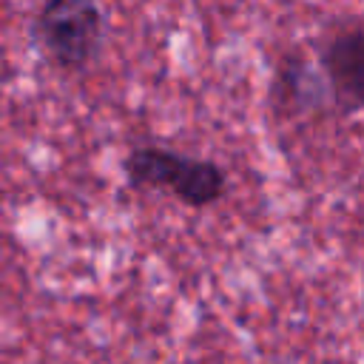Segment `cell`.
I'll use <instances>...</instances> for the list:
<instances>
[{"instance_id": "1", "label": "cell", "mask_w": 364, "mask_h": 364, "mask_svg": "<svg viewBox=\"0 0 364 364\" xmlns=\"http://www.w3.org/2000/svg\"><path fill=\"white\" fill-rule=\"evenodd\" d=\"M122 171L131 188L165 191L191 208H205L225 193V171L216 162L162 145H139L128 151Z\"/></svg>"}, {"instance_id": "4", "label": "cell", "mask_w": 364, "mask_h": 364, "mask_svg": "<svg viewBox=\"0 0 364 364\" xmlns=\"http://www.w3.org/2000/svg\"><path fill=\"white\" fill-rule=\"evenodd\" d=\"M279 91L293 100L296 108H316L321 100V82H316L313 71L301 60H290L279 71Z\"/></svg>"}, {"instance_id": "3", "label": "cell", "mask_w": 364, "mask_h": 364, "mask_svg": "<svg viewBox=\"0 0 364 364\" xmlns=\"http://www.w3.org/2000/svg\"><path fill=\"white\" fill-rule=\"evenodd\" d=\"M318 68L330 105L341 117L364 111V20L344 26L321 46Z\"/></svg>"}, {"instance_id": "2", "label": "cell", "mask_w": 364, "mask_h": 364, "mask_svg": "<svg viewBox=\"0 0 364 364\" xmlns=\"http://www.w3.org/2000/svg\"><path fill=\"white\" fill-rule=\"evenodd\" d=\"M102 31L105 20L97 0H46L34 17L31 40L57 68L80 71L97 57Z\"/></svg>"}]
</instances>
